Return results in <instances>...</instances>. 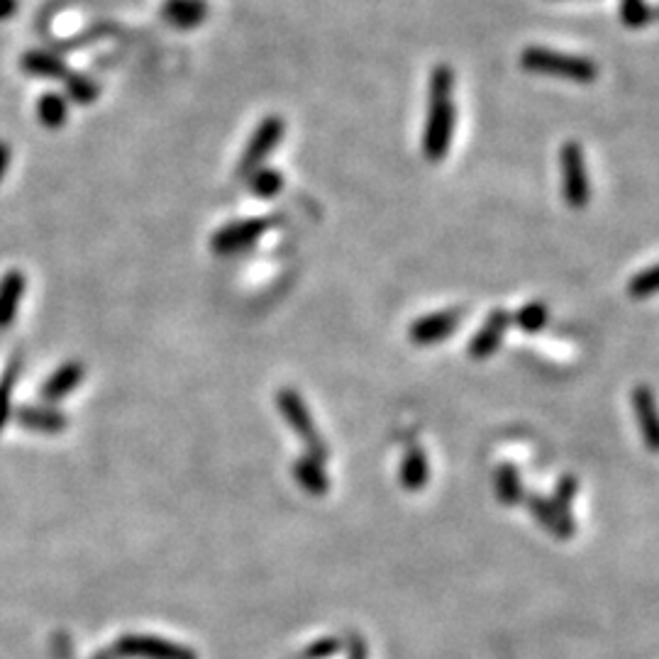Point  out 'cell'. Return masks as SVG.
Here are the masks:
<instances>
[{
	"label": "cell",
	"instance_id": "1",
	"mask_svg": "<svg viewBox=\"0 0 659 659\" xmlns=\"http://www.w3.org/2000/svg\"><path fill=\"white\" fill-rule=\"evenodd\" d=\"M454 71L450 64H437L430 74V110L423 132V154L428 162H442L450 152L454 135Z\"/></svg>",
	"mask_w": 659,
	"mask_h": 659
},
{
	"label": "cell",
	"instance_id": "2",
	"mask_svg": "<svg viewBox=\"0 0 659 659\" xmlns=\"http://www.w3.org/2000/svg\"><path fill=\"white\" fill-rule=\"evenodd\" d=\"M520 66L528 74L552 76L574 83H594L598 79V66L579 54H564L547 47H525L520 52Z\"/></svg>",
	"mask_w": 659,
	"mask_h": 659
},
{
	"label": "cell",
	"instance_id": "3",
	"mask_svg": "<svg viewBox=\"0 0 659 659\" xmlns=\"http://www.w3.org/2000/svg\"><path fill=\"white\" fill-rule=\"evenodd\" d=\"M559 164H562L564 201L572 210H584L589 206L591 186L589 174H586L584 149H581L579 142H564L562 152H559Z\"/></svg>",
	"mask_w": 659,
	"mask_h": 659
},
{
	"label": "cell",
	"instance_id": "4",
	"mask_svg": "<svg viewBox=\"0 0 659 659\" xmlns=\"http://www.w3.org/2000/svg\"><path fill=\"white\" fill-rule=\"evenodd\" d=\"M276 406H279V411L284 413V418L289 420V425L296 430L298 437L306 442L308 457L318 459V462H325V457H328V447H325V442L320 440L318 430H315L313 425V415H310L303 398L298 396L296 391L284 389L276 393Z\"/></svg>",
	"mask_w": 659,
	"mask_h": 659
},
{
	"label": "cell",
	"instance_id": "5",
	"mask_svg": "<svg viewBox=\"0 0 659 659\" xmlns=\"http://www.w3.org/2000/svg\"><path fill=\"white\" fill-rule=\"evenodd\" d=\"M284 132H286L284 120L276 118V115L262 120L257 127V132L252 135V140H249V145L245 147V154H242L237 174L245 176V174H252V171L262 169L264 159L274 152V147L279 145V140L284 137Z\"/></svg>",
	"mask_w": 659,
	"mask_h": 659
},
{
	"label": "cell",
	"instance_id": "6",
	"mask_svg": "<svg viewBox=\"0 0 659 659\" xmlns=\"http://www.w3.org/2000/svg\"><path fill=\"white\" fill-rule=\"evenodd\" d=\"M459 318H462V310H440V313H430L425 318H418L408 330L413 345L428 347L437 345V342L447 340L454 330H457Z\"/></svg>",
	"mask_w": 659,
	"mask_h": 659
},
{
	"label": "cell",
	"instance_id": "7",
	"mask_svg": "<svg viewBox=\"0 0 659 659\" xmlns=\"http://www.w3.org/2000/svg\"><path fill=\"white\" fill-rule=\"evenodd\" d=\"M511 323H513V315L508 313V310H503V308L491 310V315L486 318V323L481 325V330L476 332V335L472 337V342H469V357H474V359L491 357V354L501 347L503 337H506Z\"/></svg>",
	"mask_w": 659,
	"mask_h": 659
},
{
	"label": "cell",
	"instance_id": "8",
	"mask_svg": "<svg viewBox=\"0 0 659 659\" xmlns=\"http://www.w3.org/2000/svg\"><path fill=\"white\" fill-rule=\"evenodd\" d=\"M630 401H633L635 418H638L642 440L650 452H659V406L657 396L652 393L650 386H638L630 393Z\"/></svg>",
	"mask_w": 659,
	"mask_h": 659
},
{
	"label": "cell",
	"instance_id": "9",
	"mask_svg": "<svg viewBox=\"0 0 659 659\" xmlns=\"http://www.w3.org/2000/svg\"><path fill=\"white\" fill-rule=\"evenodd\" d=\"M525 503H528L530 513H533L537 523H540L547 533L559 537V540H569V537L574 535V530H577L572 515H564L559 511L555 503H552V498L540 494H525Z\"/></svg>",
	"mask_w": 659,
	"mask_h": 659
},
{
	"label": "cell",
	"instance_id": "10",
	"mask_svg": "<svg viewBox=\"0 0 659 659\" xmlns=\"http://www.w3.org/2000/svg\"><path fill=\"white\" fill-rule=\"evenodd\" d=\"M271 220H245V223H235L230 227H223L218 235L213 237V249L220 254L237 252V249L249 247L252 242H257L264 232L269 230Z\"/></svg>",
	"mask_w": 659,
	"mask_h": 659
},
{
	"label": "cell",
	"instance_id": "11",
	"mask_svg": "<svg viewBox=\"0 0 659 659\" xmlns=\"http://www.w3.org/2000/svg\"><path fill=\"white\" fill-rule=\"evenodd\" d=\"M430 479V464H428V454H425L423 447H408L406 457H403L401 469H398V481L406 491H423L428 486Z\"/></svg>",
	"mask_w": 659,
	"mask_h": 659
},
{
	"label": "cell",
	"instance_id": "12",
	"mask_svg": "<svg viewBox=\"0 0 659 659\" xmlns=\"http://www.w3.org/2000/svg\"><path fill=\"white\" fill-rule=\"evenodd\" d=\"M164 20L179 30H193L208 18L206 0H166L162 8Z\"/></svg>",
	"mask_w": 659,
	"mask_h": 659
},
{
	"label": "cell",
	"instance_id": "13",
	"mask_svg": "<svg viewBox=\"0 0 659 659\" xmlns=\"http://www.w3.org/2000/svg\"><path fill=\"white\" fill-rule=\"evenodd\" d=\"M494 489L503 506H518L520 501H525L523 479H520L518 467H513V464H501V467L496 469Z\"/></svg>",
	"mask_w": 659,
	"mask_h": 659
},
{
	"label": "cell",
	"instance_id": "14",
	"mask_svg": "<svg viewBox=\"0 0 659 659\" xmlns=\"http://www.w3.org/2000/svg\"><path fill=\"white\" fill-rule=\"evenodd\" d=\"M22 291H25V276L20 271H10L0 281V328L13 323L18 313Z\"/></svg>",
	"mask_w": 659,
	"mask_h": 659
},
{
	"label": "cell",
	"instance_id": "15",
	"mask_svg": "<svg viewBox=\"0 0 659 659\" xmlns=\"http://www.w3.org/2000/svg\"><path fill=\"white\" fill-rule=\"evenodd\" d=\"M293 476H296L298 486L306 489L308 494H313V496L328 494L330 481H328V474H325V469H323V462H318V459H310V457L298 459L296 467H293Z\"/></svg>",
	"mask_w": 659,
	"mask_h": 659
},
{
	"label": "cell",
	"instance_id": "16",
	"mask_svg": "<svg viewBox=\"0 0 659 659\" xmlns=\"http://www.w3.org/2000/svg\"><path fill=\"white\" fill-rule=\"evenodd\" d=\"M81 379H83L81 364L76 362L64 364V367L42 386V398H47V401H59V398H64L66 393L74 391L76 386L81 384Z\"/></svg>",
	"mask_w": 659,
	"mask_h": 659
},
{
	"label": "cell",
	"instance_id": "17",
	"mask_svg": "<svg viewBox=\"0 0 659 659\" xmlns=\"http://www.w3.org/2000/svg\"><path fill=\"white\" fill-rule=\"evenodd\" d=\"M18 423L37 433H59L66 428V418L52 408H22L18 413Z\"/></svg>",
	"mask_w": 659,
	"mask_h": 659
},
{
	"label": "cell",
	"instance_id": "18",
	"mask_svg": "<svg viewBox=\"0 0 659 659\" xmlns=\"http://www.w3.org/2000/svg\"><path fill=\"white\" fill-rule=\"evenodd\" d=\"M22 66H25L27 74L32 76H44V79H69V69L59 57L49 52H30L22 57Z\"/></svg>",
	"mask_w": 659,
	"mask_h": 659
},
{
	"label": "cell",
	"instance_id": "19",
	"mask_svg": "<svg viewBox=\"0 0 659 659\" xmlns=\"http://www.w3.org/2000/svg\"><path fill=\"white\" fill-rule=\"evenodd\" d=\"M547 320H550V310H547V306L542 301L528 303V306H523L513 315V325H518V328L528 332V335H535V332L545 330Z\"/></svg>",
	"mask_w": 659,
	"mask_h": 659
},
{
	"label": "cell",
	"instance_id": "20",
	"mask_svg": "<svg viewBox=\"0 0 659 659\" xmlns=\"http://www.w3.org/2000/svg\"><path fill=\"white\" fill-rule=\"evenodd\" d=\"M37 113H40L42 125L52 127V130L62 127L66 123V118H69V108H66V101L62 96H57V93H47V96H42Z\"/></svg>",
	"mask_w": 659,
	"mask_h": 659
},
{
	"label": "cell",
	"instance_id": "21",
	"mask_svg": "<svg viewBox=\"0 0 659 659\" xmlns=\"http://www.w3.org/2000/svg\"><path fill=\"white\" fill-rule=\"evenodd\" d=\"M620 22L630 30L650 25V3L647 0H620Z\"/></svg>",
	"mask_w": 659,
	"mask_h": 659
},
{
	"label": "cell",
	"instance_id": "22",
	"mask_svg": "<svg viewBox=\"0 0 659 659\" xmlns=\"http://www.w3.org/2000/svg\"><path fill=\"white\" fill-rule=\"evenodd\" d=\"M249 186H252V191L257 193L259 198H274L276 193H281V188H284V179H281L279 171L274 169H257L252 174Z\"/></svg>",
	"mask_w": 659,
	"mask_h": 659
},
{
	"label": "cell",
	"instance_id": "23",
	"mask_svg": "<svg viewBox=\"0 0 659 659\" xmlns=\"http://www.w3.org/2000/svg\"><path fill=\"white\" fill-rule=\"evenodd\" d=\"M579 496V481L574 479V476L564 474L562 479L557 481L555 491H552V503L562 511L564 515H572V506H574V498Z\"/></svg>",
	"mask_w": 659,
	"mask_h": 659
},
{
	"label": "cell",
	"instance_id": "24",
	"mask_svg": "<svg viewBox=\"0 0 659 659\" xmlns=\"http://www.w3.org/2000/svg\"><path fill=\"white\" fill-rule=\"evenodd\" d=\"M628 293L633 298H647L659 293V264L657 267L640 271L638 276H633L628 284Z\"/></svg>",
	"mask_w": 659,
	"mask_h": 659
},
{
	"label": "cell",
	"instance_id": "25",
	"mask_svg": "<svg viewBox=\"0 0 659 659\" xmlns=\"http://www.w3.org/2000/svg\"><path fill=\"white\" fill-rule=\"evenodd\" d=\"M15 379H18V364H13V369L5 371L3 381H0V428L10 418V398H13Z\"/></svg>",
	"mask_w": 659,
	"mask_h": 659
},
{
	"label": "cell",
	"instance_id": "26",
	"mask_svg": "<svg viewBox=\"0 0 659 659\" xmlns=\"http://www.w3.org/2000/svg\"><path fill=\"white\" fill-rule=\"evenodd\" d=\"M66 81H69V96L76 103H88L98 96V86L86 76H69Z\"/></svg>",
	"mask_w": 659,
	"mask_h": 659
},
{
	"label": "cell",
	"instance_id": "27",
	"mask_svg": "<svg viewBox=\"0 0 659 659\" xmlns=\"http://www.w3.org/2000/svg\"><path fill=\"white\" fill-rule=\"evenodd\" d=\"M18 13V0H0V22Z\"/></svg>",
	"mask_w": 659,
	"mask_h": 659
},
{
	"label": "cell",
	"instance_id": "28",
	"mask_svg": "<svg viewBox=\"0 0 659 659\" xmlns=\"http://www.w3.org/2000/svg\"><path fill=\"white\" fill-rule=\"evenodd\" d=\"M10 159H13V152H10V147L5 145V142H0V179H3L5 171H8Z\"/></svg>",
	"mask_w": 659,
	"mask_h": 659
}]
</instances>
